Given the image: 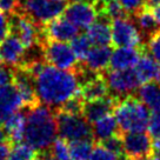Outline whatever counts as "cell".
Returning <instances> with one entry per match:
<instances>
[{
	"label": "cell",
	"instance_id": "cell-5",
	"mask_svg": "<svg viewBox=\"0 0 160 160\" xmlns=\"http://www.w3.org/2000/svg\"><path fill=\"white\" fill-rule=\"evenodd\" d=\"M58 134L66 141L86 139L92 137V127L82 114H71L58 110Z\"/></svg>",
	"mask_w": 160,
	"mask_h": 160
},
{
	"label": "cell",
	"instance_id": "cell-22",
	"mask_svg": "<svg viewBox=\"0 0 160 160\" xmlns=\"http://www.w3.org/2000/svg\"><path fill=\"white\" fill-rule=\"evenodd\" d=\"M25 122H26V115L17 111L13 114H11L5 122L2 124L4 133L8 141L12 142H20L21 140H24V131H25Z\"/></svg>",
	"mask_w": 160,
	"mask_h": 160
},
{
	"label": "cell",
	"instance_id": "cell-15",
	"mask_svg": "<svg viewBox=\"0 0 160 160\" xmlns=\"http://www.w3.org/2000/svg\"><path fill=\"white\" fill-rule=\"evenodd\" d=\"M21 107H24V102L15 86L12 84L0 86V125Z\"/></svg>",
	"mask_w": 160,
	"mask_h": 160
},
{
	"label": "cell",
	"instance_id": "cell-38",
	"mask_svg": "<svg viewBox=\"0 0 160 160\" xmlns=\"http://www.w3.org/2000/svg\"><path fill=\"white\" fill-rule=\"evenodd\" d=\"M10 34V19L5 13L0 12V42H2L7 35Z\"/></svg>",
	"mask_w": 160,
	"mask_h": 160
},
{
	"label": "cell",
	"instance_id": "cell-42",
	"mask_svg": "<svg viewBox=\"0 0 160 160\" xmlns=\"http://www.w3.org/2000/svg\"><path fill=\"white\" fill-rule=\"evenodd\" d=\"M146 2H147V5H148V6H152V7H154V6L159 5L160 0H146Z\"/></svg>",
	"mask_w": 160,
	"mask_h": 160
},
{
	"label": "cell",
	"instance_id": "cell-9",
	"mask_svg": "<svg viewBox=\"0 0 160 160\" xmlns=\"http://www.w3.org/2000/svg\"><path fill=\"white\" fill-rule=\"evenodd\" d=\"M112 42L122 47H140L142 45V33L133 20L127 17L112 20Z\"/></svg>",
	"mask_w": 160,
	"mask_h": 160
},
{
	"label": "cell",
	"instance_id": "cell-18",
	"mask_svg": "<svg viewBox=\"0 0 160 160\" xmlns=\"http://www.w3.org/2000/svg\"><path fill=\"white\" fill-rule=\"evenodd\" d=\"M112 50L108 46H95L91 48L88 54L82 61L85 62V67L92 72L101 73L110 66Z\"/></svg>",
	"mask_w": 160,
	"mask_h": 160
},
{
	"label": "cell",
	"instance_id": "cell-21",
	"mask_svg": "<svg viewBox=\"0 0 160 160\" xmlns=\"http://www.w3.org/2000/svg\"><path fill=\"white\" fill-rule=\"evenodd\" d=\"M137 98L151 111L160 112V85L157 81H148L137 90Z\"/></svg>",
	"mask_w": 160,
	"mask_h": 160
},
{
	"label": "cell",
	"instance_id": "cell-37",
	"mask_svg": "<svg viewBox=\"0 0 160 160\" xmlns=\"http://www.w3.org/2000/svg\"><path fill=\"white\" fill-rule=\"evenodd\" d=\"M20 0H0V12L5 14H13L18 12Z\"/></svg>",
	"mask_w": 160,
	"mask_h": 160
},
{
	"label": "cell",
	"instance_id": "cell-13",
	"mask_svg": "<svg viewBox=\"0 0 160 160\" xmlns=\"http://www.w3.org/2000/svg\"><path fill=\"white\" fill-rule=\"evenodd\" d=\"M13 85L19 92L24 102V107H31L39 102L35 92L34 78L28 70L24 67H14Z\"/></svg>",
	"mask_w": 160,
	"mask_h": 160
},
{
	"label": "cell",
	"instance_id": "cell-17",
	"mask_svg": "<svg viewBox=\"0 0 160 160\" xmlns=\"http://www.w3.org/2000/svg\"><path fill=\"white\" fill-rule=\"evenodd\" d=\"M140 58V51L137 47L117 46L112 51L110 60L111 70H131L134 68Z\"/></svg>",
	"mask_w": 160,
	"mask_h": 160
},
{
	"label": "cell",
	"instance_id": "cell-12",
	"mask_svg": "<svg viewBox=\"0 0 160 160\" xmlns=\"http://www.w3.org/2000/svg\"><path fill=\"white\" fill-rule=\"evenodd\" d=\"M79 27L72 24L66 18H55L42 25V33L46 40H57V41H72L79 34Z\"/></svg>",
	"mask_w": 160,
	"mask_h": 160
},
{
	"label": "cell",
	"instance_id": "cell-44",
	"mask_svg": "<svg viewBox=\"0 0 160 160\" xmlns=\"http://www.w3.org/2000/svg\"><path fill=\"white\" fill-rule=\"evenodd\" d=\"M30 160H46V158H39V157H33L32 159Z\"/></svg>",
	"mask_w": 160,
	"mask_h": 160
},
{
	"label": "cell",
	"instance_id": "cell-7",
	"mask_svg": "<svg viewBox=\"0 0 160 160\" xmlns=\"http://www.w3.org/2000/svg\"><path fill=\"white\" fill-rule=\"evenodd\" d=\"M104 78L108 87V92H112L114 99H122L130 97L141 85L134 68L131 70H111Z\"/></svg>",
	"mask_w": 160,
	"mask_h": 160
},
{
	"label": "cell",
	"instance_id": "cell-19",
	"mask_svg": "<svg viewBox=\"0 0 160 160\" xmlns=\"http://www.w3.org/2000/svg\"><path fill=\"white\" fill-rule=\"evenodd\" d=\"M115 105L114 98H101V99L85 101L84 108H82V115L85 117L88 122H94L95 120L100 119L101 117L110 114L111 111H113Z\"/></svg>",
	"mask_w": 160,
	"mask_h": 160
},
{
	"label": "cell",
	"instance_id": "cell-40",
	"mask_svg": "<svg viewBox=\"0 0 160 160\" xmlns=\"http://www.w3.org/2000/svg\"><path fill=\"white\" fill-rule=\"evenodd\" d=\"M153 14H154L155 19H157V21L159 22L160 25V4L153 7Z\"/></svg>",
	"mask_w": 160,
	"mask_h": 160
},
{
	"label": "cell",
	"instance_id": "cell-8",
	"mask_svg": "<svg viewBox=\"0 0 160 160\" xmlns=\"http://www.w3.org/2000/svg\"><path fill=\"white\" fill-rule=\"evenodd\" d=\"M44 55L45 61L61 70L74 71L78 65V58L73 52L71 45L64 41L45 40Z\"/></svg>",
	"mask_w": 160,
	"mask_h": 160
},
{
	"label": "cell",
	"instance_id": "cell-46",
	"mask_svg": "<svg viewBox=\"0 0 160 160\" xmlns=\"http://www.w3.org/2000/svg\"><path fill=\"white\" fill-rule=\"evenodd\" d=\"M137 160H154L153 158H150V157H147V158H142V159H137Z\"/></svg>",
	"mask_w": 160,
	"mask_h": 160
},
{
	"label": "cell",
	"instance_id": "cell-26",
	"mask_svg": "<svg viewBox=\"0 0 160 160\" xmlns=\"http://www.w3.org/2000/svg\"><path fill=\"white\" fill-rule=\"evenodd\" d=\"M93 142L91 138L71 141L70 144V159L71 160H90Z\"/></svg>",
	"mask_w": 160,
	"mask_h": 160
},
{
	"label": "cell",
	"instance_id": "cell-6",
	"mask_svg": "<svg viewBox=\"0 0 160 160\" xmlns=\"http://www.w3.org/2000/svg\"><path fill=\"white\" fill-rule=\"evenodd\" d=\"M65 2L55 0H20L18 12H22L39 25H45L65 11Z\"/></svg>",
	"mask_w": 160,
	"mask_h": 160
},
{
	"label": "cell",
	"instance_id": "cell-33",
	"mask_svg": "<svg viewBox=\"0 0 160 160\" xmlns=\"http://www.w3.org/2000/svg\"><path fill=\"white\" fill-rule=\"evenodd\" d=\"M102 142V145L107 147L110 151H112L113 153L118 155H122L124 153V150H122V139H121V137L118 134L113 135V137H111L108 139L104 140V141H101Z\"/></svg>",
	"mask_w": 160,
	"mask_h": 160
},
{
	"label": "cell",
	"instance_id": "cell-10",
	"mask_svg": "<svg viewBox=\"0 0 160 160\" xmlns=\"http://www.w3.org/2000/svg\"><path fill=\"white\" fill-rule=\"evenodd\" d=\"M124 154L130 160L142 159L150 157L153 151V142L151 135L140 132H125L121 137Z\"/></svg>",
	"mask_w": 160,
	"mask_h": 160
},
{
	"label": "cell",
	"instance_id": "cell-43",
	"mask_svg": "<svg viewBox=\"0 0 160 160\" xmlns=\"http://www.w3.org/2000/svg\"><path fill=\"white\" fill-rule=\"evenodd\" d=\"M73 1H82V2H88V4H94L95 0H73Z\"/></svg>",
	"mask_w": 160,
	"mask_h": 160
},
{
	"label": "cell",
	"instance_id": "cell-31",
	"mask_svg": "<svg viewBox=\"0 0 160 160\" xmlns=\"http://www.w3.org/2000/svg\"><path fill=\"white\" fill-rule=\"evenodd\" d=\"M146 47L148 51V54L160 64V30L148 37Z\"/></svg>",
	"mask_w": 160,
	"mask_h": 160
},
{
	"label": "cell",
	"instance_id": "cell-25",
	"mask_svg": "<svg viewBox=\"0 0 160 160\" xmlns=\"http://www.w3.org/2000/svg\"><path fill=\"white\" fill-rule=\"evenodd\" d=\"M135 24L139 27L141 33L145 35H152L159 31V22L155 19L153 12L148 8H142L138 13H135Z\"/></svg>",
	"mask_w": 160,
	"mask_h": 160
},
{
	"label": "cell",
	"instance_id": "cell-30",
	"mask_svg": "<svg viewBox=\"0 0 160 160\" xmlns=\"http://www.w3.org/2000/svg\"><path fill=\"white\" fill-rule=\"evenodd\" d=\"M85 101L80 97V94L75 95L70 100H67L64 105L60 107V111H64L71 114H82V108H84Z\"/></svg>",
	"mask_w": 160,
	"mask_h": 160
},
{
	"label": "cell",
	"instance_id": "cell-27",
	"mask_svg": "<svg viewBox=\"0 0 160 160\" xmlns=\"http://www.w3.org/2000/svg\"><path fill=\"white\" fill-rule=\"evenodd\" d=\"M47 160H71L70 159V145L62 138L55 139L48 148Z\"/></svg>",
	"mask_w": 160,
	"mask_h": 160
},
{
	"label": "cell",
	"instance_id": "cell-23",
	"mask_svg": "<svg viewBox=\"0 0 160 160\" xmlns=\"http://www.w3.org/2000/svg\"><path fill=\"white\" fill-rule=\"evenodd\" d=\"M80 97L84 101H91L105 98L108 94V87L104 77L98 74L93 79L86 81L80 86Z\"/></svg>",
	"mask_w": 160,
	"mask_h": 160
},
{
	"label": "cell",
	"instance_id": "cell-4",
	"mask_svg": "<svg viewBox=\"0 0 160 160\" xmlns=\"http://www.w3.org/2000/svg\"><path fill=\"white\" fill-rule=\"evenodd\" d=\"M10 33L15 35L26 48L39 42L44 44L46 40L42 33V25L37 24L34 20L22 12H15L11 14Z\"/></svg>",
	"mask_w": 160,
	"mask_h": 160
},
{
	"label": "cell",
	"instance_id": "cell-24",
	"mask_svg": "<svg viewBox=\"0 0 160 160\" xmlns=\"http://www.w3.org/2000/svg\"><path fill=\"white\" fill-rule=\"evenodd\" d=\"M119 126L114 115L106 114L95 120L92 126V137L98 141H104L113 135L118 134Z\"/></svg>",
	"mask_w": 160,
	"mask_h": 160
},
{
	"label": "cell",
	"instance_id": "cell-3",
	"mask_svg": "<svg viewBox=\"0 0 160 160\" xmlns=\"http://www.w3.org/2000/svg\"><path fill=\"white\" fill-rule=\"evenodd\" d=\"M114 117L119 130L125 132H140L147 128L150 110L138 98L126 97L114 105Z\"/></svg>",
	"mask_w": 160,
	"mask_h": 160
},
{
	"label": "cell",
	"instance_id": "cell-32",
	"mask_svg": "<svg viewBox=\"0 0 160 160\" xmlns=\"http://www.w3.org/2000/svg\"><path fill=\"white\" fill-rule=\"evenodd\" d=\"M90 160H118V155L101 144L93 147Z\"/></svg>",
	"mask_w": 160,
	"mask_h": 160
},
{
	"label": "cell",
	"instance_id": "cell-39",
	"mask_svg": "<svg viewBox=\"0 0 160 160\" xmlns=\"http://www.w3.org/2000/svg\"><path fill=\"white\" fill-rule=\"evenodd\" d=\"M10 144L7 142V140L0 141V160H7L8 153H10Z\"/></svg>",
	"mask_w": 160,
	"mask_h": 160
},
{
	"label": "cell",
	"instance_id": "cell-20",
	"mask_svg": "<svg viewBox=\"0 0 160 160\" xmlns=\"http://www.w3.org/2000/svg\"><path fill=\"white\" fill-rule=\"evenodd\" d=\"M134 71L141 84L160 80V64L147 53L140 54Z\"/></svg>",
	"mask_w": 160,
	"mask_h": 160
},
{
	"label": "cell",
	"instance_id": "cell-16",
	"mask_svg": "<svg viewBox=\"0 0 160 160\" xmlns=\"http://www.w3.org/2000/svg\"><path fill=\"white\" fill-rule=\"evenodd\" d=\"M93 24L87 27V37L92 45L108 46L112 42V28L108 18L104 14H99Z\"/></svg>",
	"mask_w": 160,
	"mask_h": 160
},
{
	"label": "cell",
	"instance_id": "cell-29",
	"mask_svg": "<svg viewBox=\"0 0 160 160\" xmlns=\"http://www.w3.org/2000/svg\"><path fill=\"white\" fill-rule=\"evenodd\" d=\"M35 157V150L28 144L17 142L10 150L7 160H30Z\"/></svg>",
	"mask_w": 160,
	"mask_h": 160
},
{
	"label": "cell",
	"instance_id": "cell-2",
	"mask_svg": "<svg viewBox=\"0 0 160 160\" xmlns=\"http://www.w3.org/2000/svg\"><path fill=\"white\" fill-rule=\"evenodd\" d=\"M26 122L24 140L37 152H45L57 139V114L50 106L38 102L25 107Z\"/></svg>",
	"mask_w": 160,
	"mask_h": 160
},
{
	"label": "cell",
	"instance_id": "cell-11",
	"mask_svg": "<svg viewBox=\"0 0 160 160\" xmlns=\"http://www.w3.org/2000/svg\"><path fill=\"white\" fill-rule=\"evenodd\" d=\"M99 12L94 4L82 2V1H73L67 5L64 11V15L72 24H74L79 28H87L91 24H93L98 18Z\"/></svg>",
	"mask_w": 160,
	"mask_h": 160
},
{
	"label": "cell",
	"instance_id": "cell-34",
	"mask_svg": "<svg viewBox=\"0 0 160 160\" xmlns=\"http://www.w3.org/2000/svg\"><path fill=\"white\" fill-rule=\"evenodd\" d=\"M122 8L126 11V13L135 14L140 10H142L145 5H147L146 0H118Z\"/></svg>",
	"mask_w": 160,
	"mask_h": 160
},
{
	"label": "cell",
	"instance_id": "cell-1",
	"mask_svg": "<svg viewBox=\"0 0 160 160\" xmlns=\"http://www.w3.org/2000/svg\"><path fill=\"white\" fill-rule=\"evenodd\" d=\"M31 74L34 78L39 102L53 110H59L67 100L80 93L79 79L73 71L61 70L42 62L31 71Z\"/></svg>",
	"mask_w": 160,
	"mask_h": 160
},
{
	"label": "cell",
	"instance_id": "cell-35",
	"mask_svg": "<svg viewBox=\"0 0 160 160\" xmlns=\"http://www.w3.org/2000/svg\"><path fill=\"white\" fill-rule=\"evenodd\" d=\"M14 78V67L0 61V86L10 85Z\"/></svg>",
	"mask_w": 160,
	"mask_h": 160
},
{
	"label": "cell",
	"instance_id": "cell-36",
	"mask_svg": "<svg viewBox=\"0 0 160 160\" xmlns=\"http://www.w3.org/2000/svg\"><path fill=\"white\" fill-rule=\"evenodd\" d=\"M148 134L153 139H160V112H153L147 125Z\"/></svg>",
	"mask_w": 160,
	"mask_h": 160
},
{
	"label": "cell",
	"instance_id": "cell-28",
	"mask_svg": "<svg viewBox=\"0 0 160 160\" xmlns=\"http://www.w3.org/2000/svg\"><path fill=\"white\" fill-rule=\"evenodd\" d=\"M71 47L75 53L78 60H84L92 48V42L85 34H78L71 41Z\"/></svg>",
	"mask_w": 160,
	"mask_h": 160
},
{
	"label": "cell",
	"instance_id": "cell-14",
	"mask_svg": "<svg viewBox=\"0 0 160 160\" xmlns=\"http://www.w3.org/2000/svg\"><path fill=\"white\" fill-rule=\"evenodd\" d=\"M26 47L15 35L8 34L0 42V61L12 67H19L22 62Z\"/></svg>",
	"mask_w": 160,
	"mask_h": 160
},
{
	"label": "cell",
	"instance_id": "cell-41",
	"mask_svg": "<svg viewBox=\"0 0 160 160\" xmlns=\"http://www.w3.org/2000/svg\"><path fill=\"white\" fill-rule=\"evenodd\" d=\"M153 150H154L155 153L160 154V139H155L153 141Z\"/></svg>",
	"mask_w": 160,
	"mask_h": 160
},
{
	"label": "cell",
	"instance_id": "cell-45",
	"mask_svg": "<svg viewBox=\"0 0 160 160\" xmlns=\"http://www.w3.org/2000/svg\"><path fill=\"white\" fill-rule=\"evenodd\" d=\"M95 1H97V2H104V4H105V2H108L111 0H95Z\"/></svg>",
	"mask_w": 160,
	"mask_h": 160
},
{
	"label": "cell",
	"instance_id": "cell-47",
	"mask_svg": "<svg viewBox=\"0 0 160 160\" xmlns=\"http://www.w3.org/2000/svg\"><path fill=\"white\" fill-rule=\"evenodd\" d=\"M55 1H60V2H65L66 0H55Z\"/></svg>",
	"mask_w": 160,
	"mask_h": 160
}]
</instances>
